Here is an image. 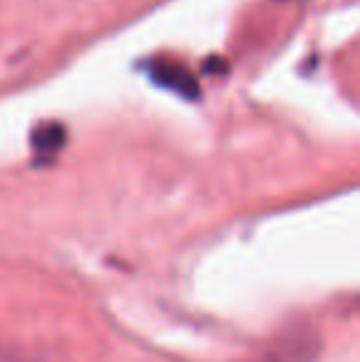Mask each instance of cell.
Listing matches in <instances>:
<instances>
[{"label":"cell","mask_w":360,"mask_h":362,"mask_svg":"<svg viewBox=\"0 0 360 362\" xmlns=\"http://www.w3.org/2000/svg\"><path fill=\"white\" fill-rule=\"evenodd\" d=\"M151 79L156 81L163 89L173 91V94L182 96V99H197L200 96V84L192 76V72L182 64L175 62H156L153 67L149 69Z\"/></svg>","instance_id":"6da1fadb"},{"label":"cell","mask_w":360,"mask_h":362,"mask_svg":"<svg viewBox=\"0 0 360 362\" xmlns=\"http://www.w3.org/2000/svg\"><path fill=\"white\" fill-rule=\"evenodd\" d=\"M64 126L59 124H42L33 131V148L40 156H50V153H57L64 146Z\"/></svg>","instance_id":"7a4b0ae2"}]
</instances>
